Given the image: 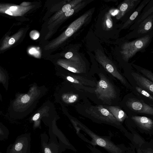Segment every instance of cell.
I'll list each match as a JSON object with an SVG mask.
<instances>
[{
    "label": "cell",
    "mask_w": 153,
    "mask_h": 153,
    "mask_svg": "<svg viewBox=\"0 0 153 153\" xmlns=\"http://www.w3.org/2000/svg\"><path fill=\"white\" fill-rule=\"evenodd\" d=\"M152 36V34L150 33L132 41L124 43L120 51L123 59L128 62L138 52L145 50L151 42Z\"/></svg>",
    "instance_id": "cell-1"
},
{
    "label": "cell",
    "mask_w": 153,
    "mask_h": 153,
    "mask_svg": "<svg viewBox=\"0 0 153 153\" xmlns=\"http://www.w3.org/2000/svg\"><path fill=\"white\" fill-rule=\"evenodd\" d=\"M100 80L97 83L96 92L99 99L107 103L115 98L116 92L115 88L103 74L99 75Z\"/></svg>",
    "instance_id": "cell-2"
},
{
    "label": "cell",
    "mask_w": 153,
    "mask_h": 153,
    "mask_svg": "<svg viewBox=\"0 0 153 153\" xmlns=\"http://www.w3.org/2000/svg\"><path fill=\"white\" fill-rule=\"evenodd\" d=\"M96 57L97 61L107 72L110 73L124 85H126L127 82L125 79L118 71L115 65L101 49H97L96 52Z\"/></svg>",
    "instance_id": "cell-3"
},
{
    "label": "cell",
    "mask_w": 153,
    "mask_h": 153,
    "mask_svg": "<svg viewBox=\"0 0 153 153\" xmlns=\"http://www.w3.org/2000/svg\"><path fill=\"white\" fill-rule=\"evenodd\" d=\"M141 0H125L118 6L116 18L122 21V24L128 20Z\"/></svg>",
    "instance_id": "cell-4"
},
{
    "label": "cell",
    "mask_w": 153,
    "mask_h": 153,
    "mask_svg": "<svg viewBox=\"0 0 153 153\" xmlns=\"http://www.w3.org/2000/svg\"><path fill=\"white\" fill-rule=\"evenodd\" d=\"M153 15H150L138 27L126 36L127 39L139 38L147 35L153 29Z\"/></svg>",
    "instance_id": "cell-5"
},
{
    "label": "cell",
    "mask_w": 153,
    "mask_h": 153,
    "mask_svg": "<svg viewBox=\"0 0 153 153\" xmlns=\"http://www.w3.org/2000/svg\"><path fill=\"white\" fill-rule=\"evenodd\" d=\"M92 112L94 116L98 119L112 123H118L119 122L112 114L103 105H98L94 107Z\"/></svg>",
    "instance_id": "cell-6"
},
{
    "label": "cell",
    "mask_w": 153,
    "mask_h": 153,
    "mask_svg": "<svg viewBox=\"0 0 153 153\" xmlns=\"http://www.w3.org/2000/svg\"><path fill=\"white\" fill-rule=\"evenodd\" d=\"M128 105L137 113L153 115V108L141 101L131 100L128 102Z\"/></svg>",
    "instance_id": "cell-7"
},
{
    "label": "cell",
    "mask_w": 153,
    "mask_h": 153,
    "mask_svg": "<svg viewBox=\"0 0 153 153\" xmlns=\"http://www.w3.org/2000/svg\"><path fill=\"white\" fill-rule=\"evenodd\" d=\"M153 1L151 0L144 8L143 12L141 13L133 24L131 25L130 30H133L136 28L148 16L153 14Z\"/></svg>",
    "instance_id": "cell-8"
},
{
    "label": "cell",
    "mask_w": 153,
    "mask_h": 153,
    "mask_svg": "<svg viewBox=\"0 0 153 153\" xmlns=\"http://www.w3.org/2000/svg\"><path fill=\"white\" fill-rule=\"evenodd\" d=\"M150 1L151 0H144L142 1L138 7L131 15L128 20L124 23L120 27V29L121 30L128 29L134 23L137 17L141 14L142 10H143Z\"/></svg>",
    "instance_id": "cell-9"
},
{
    "label": "cell",
    "mask_w": 153,
    "mask_h": 153,
    "mask_svg": "<svg viewBox=\"0 0 153 153\" xmlns=\"http://www.w3.org/2000/svg\"><path fill=\"white\" fill-rule=\"evenodd\" d=\"M132 76L136 81L140 87L144 88L152 94L153 92V82L136 73H132Z\"/></svg>",
    "instance_id": "cell-10"
},
{
    "label": "cell",
    "mask_w": 153,
    "mask_h": 153,
    "mask_svg": "<svg viewBox=\"0 0 153 153\" xmlns=\"http://www.w3.org/2000/svg\"><path fill=\"white\" fill-rule=\"evenodd\" d=\"M132 119L139 127L146 130H150L153 126V122L150 118L145 116H133Z\"/></svg>",
    "instance_id": "cell-11"
},
{
    "label": "cell",
    "mask_w": 153,
    "mask_h": 153,
    "mask_svg": "<svg viewBox=\"0 0 153 153\" xmlns=\"http://www.w3.org/2000/svg\"><path fill=\"white\" fill-rule=\"evenodd\" d=\"M112 114L118 122H122L128 117L125 112L119 107L104 106Z\"/></svg>",
    "instance_id": "cell-12"
},
{
    "label": "cell",
    "mask_w": 153,
    "mask_h": 153,
    "mask_svg": "<svg viewBox=\"0 0 153 153\" xmlns=\"http://www.w3.org/2000/svg\"><path fill=\"white\" fill-rule=\"evenodd\" d=\"M103 29L105 31H110L114 28V23L110 11L107 10L103 15L102 21Z\"/></svg>",
    "instance_id": "cell-13"
},
{
    "label": "cell",
    "mask_w": 153,
    "mask_h": 153,
    "mask_svg": "<svg viewBox=\"0 0 153 153\" xmlns=\"http://www.w3.org/2000/svg\"><path fill=\"white\" fill-rule=\"evenodd\" d=\"M8 75L5 71L0 68V83L2 84L6 90H8ZM0 100L3 101L2 97L0 93Z\"/></svg>",
    "instance_id": "cell-14"
},
{
    "label": "cell",
    "mask_w": 153,
    "mask_h": 153,
    "mask_svg": "<svg viewBox=\"0 0 153 153\" xmlns=\"http://www.w3.org/2000/svg\"><path fill=\"white\" fill-rule=\"evenodd\" d=\"M133 65L138 70L143 73V74L145 75L153 82V75L151 71L146 70V69L140 67L136 65L135 64H133Z\"/></svg>",
    "instance_id": "cell-15"
},
{
    "label": "cell",
    "mask_w": 153,
    "mask_h": 153,
    "mask_svg": "<svg viewBox=\"0 0 153 153\" xmlns=\"http://www.w3.org/2000/svg\"><path fill=\"white\" fill-rule=\"evenodd\" d=\"M135 88L137 91L139 93L143 95V96H145L146 97L149 99L150 100L152 101H153V96L149 93L139 87H136Z\"/></svg>",
    "instance_id": "cell-16"
},
{
    "label": "cell",
    "mask_w": 153,
    "mask_h": 153,
    "mask_svg": "<svg viewBox=\"0 0 153 153\" xmlns=\"http://www.w3.org/2000/svg\"><path fill=\"white\" fill-rule=\"evenodd\" d=\"M23 147V143L20 141H19L15 144L14 146L13 152H19L22 150Z\"/></svg>",
    "instance_id": "cell-17"
},
{
    "label": "cell",
    "mask_w": 153,
    "mask_h": 153,
    "mask_svg": "<svg viewBox=\"0 0 153 153\" xmlns=\"http://www.w3.org/2000/svg\"><path fill=\"white\" fill-rule=\"evenodd\" d=\"M96 142L97 144L100 146L104 147L106 145V142L102 139L98 138L97 139Z\"/></svg>",
    "instance_id": "cell-18"
},
{
    "label": "cell",
    "mask_w": 153,
    "mask_h": 153,
    "mask_svg": "<svg viewBox=\"0 0 153 153\" xmlns=\"http://www.w3.org/2000/svg\"><path fill=\"white\" fill-rule=\"evenodd\" d=\"M7 129L4 125L0 123V136L4 135L5 131H7Z\"/></svg>",
    "instance_id": "cell-19"
},
{
    "label": "cell",
    "mask_w": 153,
    "mask_h": 153,
    "mask_svg": "<svg viewBox=\"0 0 153 153\" xmlns=\"http://www.w3.org/2000/svg\"><path fill=\"white\" fill-rule=\"evenodd\" d=\"M73 33H74V30L72 28H69L67 29L65 32L66 35L67 36H71Z\"/></svg>",
    "instance_id": "cell-20"
},
{
    "label": "cell",
    "mask_w": 153,
    "mask_h": 153,
    "mask_svg": "<svg viewBox=\"0 0 153 153\" xmlns=\"http://www.w3.org/2000/svg\"><path fill=\"white\" fill-rule=\"evenodd\" d=\"M71 6L70 4H67L64 6L62 8V11L64 12H66L67 11L71 9Z\"/></svg>",
    "instance_id": "cell-21"
},
{
    "label": "cell",
    "mask_w": 153,
    "mask_h": 153,
    "mask_svg": "<svg viewBox=\"0 0 153 153\" xmlns=\"http://www.w3.org/2000/svg\"><path fill=\"white\" fill-rule=\"evenodd\" d=\"M74 10L72 9H71L65 12V16L66 17H68L71 16L74 13Z\"/></svg>",
    "instance_id": "cell-22"
},
{
    "label": "cell",
    "mask_w": 153,
    "mask_h": 153,
    "mask_svg": "<svg viewBox=\"0 0 153 153\" xmlns=\"http://www.w3.org/2000/svg\"><path fill=\"white\" fill-rule=\"evenodd\" d=\"M77 99V97L75 96H73L70 97L69 99V102L71 103H72L75 102Z\"/></svg>",
    "instance_id": "cell-23"
},
{
    "label": "cell",
    "mask_w": 153,
    "mask_h": 153,
    "mask_svg": "<svg viewBox=\"0 0 153 153\" xmlns=\"http://www.w3.org/2000/svg\"><path fill=\"white\" fill-rule=\"evenodd\" d=\"M73 56V54L71 52H68L66 54L65 57L66 59H70Z\"/></svg>",
    "instance_id": "cell-24"
},
{
    "label": "cell",
    "mask_w": 153,
    "mask_h": 153,
    "mask_svg": "<svg viewBox=\"0 0 153 153\" xmlns=\"http://www.w3.org/2000/svg\"><path fill=\"white\" fill-rule=\"evenodd\" d=\"M40 114L39 113L36 114L33 116V118H32V120L34 121H36V120L38 119V118L40 117Z\"/></svg>",
    "instance_id": "cell-25"
},
{
    "label": "cell",
    "mask_w": 153,
    "mask_h": 153,
    "mask_svg": "<svg viewBox=\"0 0 153 153\" xmlns=\"http://www.w3.org/2000/svg\"><path fill=\"white\" fill-rule=\"evenodd\" d=\"M68 70L74 73H76L77 71V70L76 69L74 68L70 67H68Z\"/></svg>",
    "instance_id": "cell-26"
},
{
    "label": "cell",
    "mask_w": 153,
    "mask_h": 153,
    "mask_svg": "<svg viewBox=\"0 0 153 153\" xmlns=\"http://www.w3.org/2000/svg\"><path fill=\"white\" fill-rule=\"evenodd\" d=\"M15 42V40L14 38H10L9 41V44L12 45L14 44Z\"/></svg>",
    "instance_id": "cell-27"
},
{
    "label": "cell",
    "mask_w": 153,
    "mask_h": 153,
    "mask_svg": "<svg viewBox=\"0 0 153 153\" xmlns=\"http://www.w3.org/2000/svg\"><path fill=\"white\" fill-rule=\"evenodd\" d=\"M17 8L16 6H12V7H10L9 8V10L10 11H14L15 10H16L17 9Z\"/></svg>",
    "instance_id": "cell-28"
},
{
    "label": "cell",
    "mask_w": 153,
    "mask_h": 153,
    "mask_svg": "<svg viewBox=\"0 0 153 153\" xmlns=\"http://www.w3.org/2000/svg\"><path fill=\"white\" fill-rule=\"evenodd\" d=\"M67 79L68 81L72 82H73L74 81V80L71 77L68 76L67 77Z\"/></svg>",
    "instance_id": "cell-29"
},
{
    "label": "cell",
    "mask_w": 153,
    "mask_h": 153,
    "mask_svg": "<svg viewBox=\"0 0 153 153\" xmlns=\"http://www.w3.org/2000/svg\"><path fill=\"white\" fill-rule=\"evenodd\" d=\"M45 153H52L51 151L49 148H46L45 149Z\"/></svg>",
    "instance_id": "cell-30"
},
{
    "label": "cell",
    "mask_w": 153,
    "mask_h": 153,
    "mask_svg": "<svg viewBox=\"0 0 153 153\" xmlns=\"http://www.w3.org/2000/svg\"><path fill=\"white\" fill-rule=\"evenodd\" d=\"M5 13L6 14L10 15H12L13 14L12 12H11L9 10H6Z\"/></svg>",
    "instance_id": "cell-31"
}]
</instances>
